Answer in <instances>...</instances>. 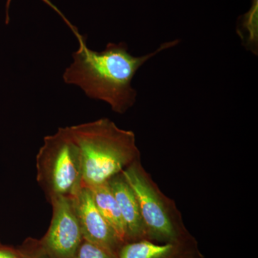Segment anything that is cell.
Wrapping results in <instances>:
<instances>
[{
  "mask_svg": "<svg viewBox=\"0 0 258 258\" xmlns=\"http://www.w3.org/2000/svg\"><path fill=\"white\" fill-rule=\"evenodd\" d=\"M74 258H118L96 244L83 240Z\"/></svg>",
  "mask_w": 258,
  "mask_h": 258,
  "instance_id": "obj_11",
  "label": "cell"
},
{
  "mask_svg": "<svg viewBox=\"0 0 258 258\" xmlns=\"http://www.w3.org/2000/svg\"><path fill=\"white\" fill-rule=\"evenodd\" d=\"M81 152L83 185L104 184L141 159L135 134L108 118L69 126Z\"/></svg>",
  "mask_w": 258,
  "mask_h": 258,
  "instance_id": "obj_2",
  "label": "cell"
},
{
  "mask_svg": "<svg viewBox=\"0 0 258 258\" xmlns=\"http://www.w3.org/2000/svg\"><path fill=\"white\" fill-rule=\"evenodd\" d=\"M72 200L83 240L99 246L118 257L123 243L102 216L93 201L90 189L83 186Z\"/></svg>",
  "mask_w": 258,
  "mask_h": 258,
  "instance_id": "obj_6",
  "label": "cell"
},
{
  "mask_svg": "<svg viewBox=\"0 0 258 258\" xmlns=\"http://www.w3.org/2000/svg\"><path fill=\"white\" fill-rule=\"evenodd\" d=\"M48 202L52 220L41 247L50 258H74L83 238L72 198L56 196Z\"/></svg>",
  "mask_w": 258,
  "mask_h": 258,
  "instance_id": "obj_5",
  "label": "cell"
},
{
  "mask_svg": "<svg viewBox=\"0 0 258 258\" xmlns=\"http://www.w3.org/2000/svg\"><path fill=\"white\" fill-rule=\"evenodd\" d=\"M0 258H25L23 251L20 249L4 245L0 242Z\"/></svg>",
  "mask_w": 258,
  "mask_h": 258,
  "instance_id": "obj_13",
  "label": "cell"
},
{
  "mask_svg": "<svg viewBox=\"0 0 258 258\" xmlns=\"http://www.w3.org/2000/svg\"><path fill=\"white\" fill-rule=\"evenodd\" d=\"M91 191L93 201L102 216L114 230L123 244L127 242L126 230L119 207L108 181L92 187H88Z\"/></svg>",
  "mask_w": 258,
  "mask_h": 258,
  "instance_id": "obj_9",
  "label": "cell"
},
{
  "mask_svg": "<svg viewBox=\"0 0 258 258\" xmlns=\"http://www.w3.org/2000/svg\"><path fill=\"white\" fill-rule=\"evenodd\" d=\"M118 258H204L198 242L191 236L186 240L158 243L149 240L127 242Z\"/></svg>",
  "mask_w": 258,
  "mask_h": 258,
  "instance_id": "obj_7",
  "label": "cell"
},
{
  "mask_svg": "<svg viewBox=\"0 0 258 258\" xmlns=\"http://www.w3.org/2000/svg\"><path fill=\"white\" fill-rule=\"evenodd\" d=\"M133 189L147 232V240L158 243L191 237L174 202L166 196L142 165L136 161L121 172Z\"/></svg>",
  "mask_w": 258,
  "mask_h": 258,
  "instance_id": "obj_3",
  "label": "cell"
},
{
  "mask_svg": "<svg viewBox=\"0 0 258 258\" xmlns=\"http://www.w3.org/2000/svg\"><path fill=\"white\" fill-rule=\"evenodd\" d=\"M42 2L45 3V4L48 5H50L51 2L50 0H42ZM12 0H7L6 3V17H5V23L6 24L9 23L10 22V16H9V9L10 4H11Z\"/></svg>",
  "mask_w": 258,
  "mask_h": 258,
  "instance_id": "obj_14",
  "label": "cell"
},
{
  "mask_svg": "<svg viewBox=\"0 0 258 258\" xmlns=\"http://www.w3.org/2000/svg\"><path fill=\"white\" fill-rule=\"evenodd\" d=\"M108 182L119 207L124 222L127 242L147 240V232L141 215L140 208L130 185L121 173L112 177Z\"/></svg>",
  "mask_w": 258,
  "mask_h": 258,
  "instance_id": "obj_8",
  "label": "cell"
},
{
  "mask_svg": "<svg viewBox=\"0 0 258 258\" xmlns=\"http://www.w3.org/2000/svg\"><path fill=\"white\" fill-rule=\"evenodd\" d=\"M61 18L79 42V49L72 54L74 62L62 75L64 82L78 86L91 99L108 103L118 114H124L137 101L132 82L139 69L159 52L180 42L178 39L164 42L154 52L137 57L128 52L123 42H109L105 50L97 52L88 47L86 35H81L64 15Z\"/></svg>",
  "mask_w": 258,
  "mask_h": 258,
  "instance_id": "obj_1",
  "label": "cell"
},
{
  "mask_svg": "<svg viewBox=\"0 0 258 258\" xmlns=\"http://www.w3.org/2000/svg\"><path fill=\"white\" fill-rule=\"evenodd\" d=\"M37 181L47 200L56 196L74 198L83 185L81 152L69 126L44 138L36 156Z\"/></svg>",
  "mask_w": 258,
  "mask_h": 258,
  "instance_id": "obj_4",
  "label": "cell"
},
{
  "mask_svg": "<svg viewBox=\"0 0 258 258\" xmlns=\"http://www.w3.org/2000/svg\"><path fill=\"white\" fill-rule=\"evenodd\" d=\"M257 0H253L252 8L244 15L242 20V28L247 32L246 45L251 50H255L257 42Z\"/></svg>",
  "mask_w": 258,
  "mask_h": 258,
  "instance_id": "obj_10",
  "label": "cell"
},
{
  "mask_svg": "<svg viewBox=\"0 0 258 258\" xmlns=\"http://www.w3.org/2000/svg\"><path fill=\"white\" fill-rule=\"evenodd\" d=\"M20 249L23 251L25 258H50L42 249L40 241L30 239Z\"/></svg>",
  "mask_w": 258,
  "mask_h": 258,
  "instance_id": "obj_12",
  "label": "cell"
}]
</instances>
